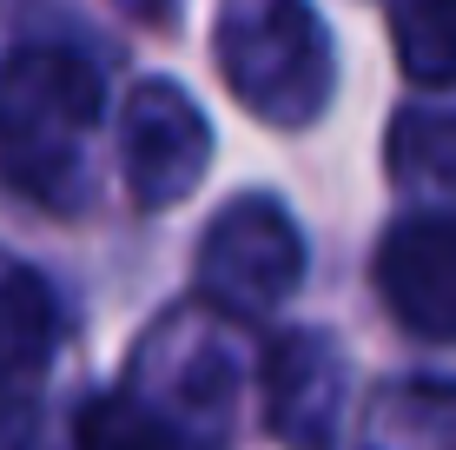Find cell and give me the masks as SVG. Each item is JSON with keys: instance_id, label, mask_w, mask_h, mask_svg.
I'll list each match as a JSON object with an SVG mask.
<instances>
[{"instance_id": "6da1fadb", "label": "cell", "mask_w": 456, "mask_h": 450, "mask_svg": "<svg viewBox=\"0 0 456 450\" xmlns=\"http://www.w3.org/2000/svg\"><path fill=\"white\" fill-rule=\"evenodd\" d=\"M106 80L73 46H20L0 67V173L27 199L73 206L80 146L100 127Z\"/></svg>"}, {"instance_id": "7a4b0ae2", "label": "cell", "mask_w": 456, "mask_h": 450, "mask_svg": "<svg viewBox=\"0 0 456 450\" xmlns=\"http://www.w3.org/2000/svg\"><path fill=\"white\" fill-rule=\"evenodd\" d=\"M218 73L265 127H311L338 93L331 27L297 0H239L218 13Z\"/></svg>"}, {"instance_id": "3957f363", "label": "cell", "mask_w": 456, "mask_h": 450, "mask_svg": "<svg viewBox=\"0 0 456 450\" xmlns=\"http://www.w3.org/2000/svg\"><path fill=\"white\" fill-rule=\"evenodd\" d=\"M305 278V239L278 199H232L199 239V299L218 318H265Z\"/></svg>"}, {"instance_id": "277c9868", "label": "cell", "mask_w": 456, "mask_h": 450, "mask_svg": "<svg viewBox=\"0 0 456 450\" xmlns=\"http://www.w3.org/2000/svg\"><path fill=\"white\" fill-rule=\"evenodd\" d=\"M119 166L139 212H166L199 192L212 166V127L179 80H139L119 113Z\"/></svg>"}, {"instance_id": "5b68a950", "label": "cell", "mask_w": 456, "mask_h": 450, "mask_svg": "<svg viewBox=\"0 0 456 450\" xmlns=\"http://www.w3.org/2000/svg\"><path fill=\"white\" fill-rule=\"evenodd\" d=\"M377 299L403 331L456 345V212H411L377 245Z\"/></svg>"}, {"instance_id": "8992f818", "label": "cell", "mask_w": 456, "mask_h": 450, "mask_svg": "<svg viewBox=\"0 0 456 450\" xmlns=\"http://www.w3.org/2000/svg\"><path fill=\"white\" fill-rule=\"evenodd\" d=\"M344 391H351V364L324 331H291L265 358V424L291 450H318L331 438Z\"/></svg>"}, {"instance_id": "52a82bcc", "label": "cell", "mask_w": 456, "mask_h": 450, "mask_svg": "<svg viewBox=\"0 0 456 450\" xmlns=\"http://www.w3.org/2000/svg\"><path fill=\"white\" fill-rule=\"evenodd\" d=\"M53 338H60V305L46 278L0 245V391L34 384L53 358Z\"/></svg>"}, {"instance_id": "ba28073f", "label": "cell", "mask_w": 456, "mask_h": 450, "mask_svg": "<svg viewBox=\"0 0 456 450\" xmlns=\"http://www.w3.org/2000/svg\"><path fill=\"white\" fill-rule=\"evenodd\" d=\"M80 450H206L185 424H172L159 405H146L139 391H100L80 405L73 424Z\"/></svg>"}, {"instance_id": "9c48e42d", "label": "cell", "mask_w": 456, "mask_h": 450, "mask_svg": "<svg viewBox=\"0 0 456 450\" xmlns=\"http://www.w3.org/2000/svg\"><path fill=\"white\" fill-rule=\"evenodd\" d=\"M384 27H390L403 80L456 86V0H403V7H390Z\"/></svg>"}, {"instance_id": "30bf717a", "label": "cell", "mask_w": 456, "mask_h": 450, "mask_svg": "<svg viewBox=\"0 0 456 450\" xmlns=\"http://www.w3.org/2000/svg\"><path fill=\"white\" fill-rule=\"evenodd\" d=\"M377 430L417 450H456V384H397L377 397Z\"/></svg>"}, {"instance_id": "8fae6325", "label": "cell", "mask_w": 456, "mask_h": 450, "mask_svg": "<svg viewBox=\"0 0 456 450\" xmlns=\"http://www.w3.org/2000/svg\"><path fill=\"white\" fill-rule=\"evenodd\" d=\"M390 173L456 192V113H403L390 127Z\"/></svg>"}]
</instances>
